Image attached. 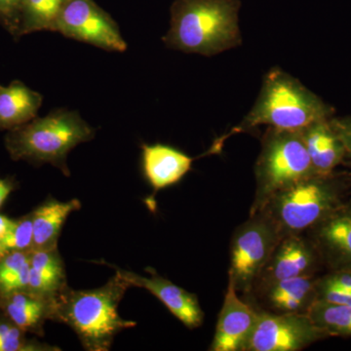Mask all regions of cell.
<instances>
[{
  "label": "cell",
  "mask_w": 351,
  "mask_h": 351,
  "mask_svg": "<svg viewBox=\"0 0 351 351\" xmlns=\"http://www.w3.org/2000/svg\"><path fill=\"white\" fill-rule=\"evenodd\" d=\"M130 287L117 271L107 284L93 290L76 291L66 285L51 300V320L73 329L85 350L108 351L117 334L136 326L119 313V302Z\"/></svg>",
  "instance_id": "obj_1"
},
{
  "label": "cell",
  "mask_w": 351,
  "mask_h": 351,
  "mask_svg": "<svg viewBox=\"0 0 351 351\" xmlns=\"http://www.w3.org/2000/svg\"><path fill=\"white\" fill-rule=\"evenodd\" d=\"M241 6V0H174L162 41L170 49L205 57L239 47Z\"/></svg>",
  "instance_id": "obj_2"
},
{
  "label": "cell",
  "mask_w": 351,
  "mask_h": 351,
  "mask_svg": "<svg viewBox=\"0 0 351 351\" xmlns=\"http://www.w3.org/2000/svg\"><path fill=\"white\" fill-rule=\"evenodd\" d=\"M335 110L299 80L278 66L270 69L263 77L255 105L243 120L215 143L212 154L230 136L250 132L262 125L281 130H301L304 127L332 117Z\"/></svg>",
  "instance_id": "obj_3"
},
{
  "label": "cell",
  "mask_w": 351,
  "mask_h": 351,
  "mask_svg": "<svg viewBox=\"0 0 351 351\" xmlns=\"http://www.w3.org/2000/svg\"><path fill=\"white\" fill-rule=\"evenodd\" d=\"M94 137V128L80 113L60 108L9 130L5 145L14 160L49 163L69 176L68 154L78 145Z\"/></svg>",
  "instance_id": "obj_4"
},
{
  "label": "cell",
  "mask_w": 351,
  "mask_h": 351,
  "mask_svg": "<svg viewBox=\"0 0 351 351\" xmlns=\"http://www.w3.org/2000/svg\"><path fill=\"white\" fill-rule=\"evenodd\" d=\"M348 191L343 176H313L278 191L258 213L270 219L281 237L302 234L346 201Z\"/></svg>",
  "instance_id": "obj_5"
},
{
  "label": "cell",
  "mask_w": 351,
  "mask_h": 351,
  "mask_svg": "<svg viewBox=\"0 0 351 351\" xmlns=\"http://www.w3.org/2000/svg\"><path fill=\"white\" fill-rule=\"evenodd\" d=\"M315 175L301 132L269 127L255 165L257 189L250 215L260 212L278 191Z\"/></svg>",
  "instance_id": "obj_6"
},
{
  "label": "cell",
  "mask_w": 351,
  "mask_h": 351,
  "mask_svg": "<svg viewBox=\"0 0 351 351\" xmlns=\"http://www.w3.org/2000/svg\"><path fill=\"white\" fill-rule=\"evenodd\" d=\"M281 239L276 226L262 213L250 215L248 221L235 230L230 243L228 281L237 292L251 294Z\"/></svg>",
  "instance_id": "obj_7"
},
{
  "label": "cell",
  "mask_w": 351,
  "mask_h": 351,
  "mask_svg": "<svg viewBox=\"0 0 351 351\" xmlns=\"http://www.w3.org/2000/svg\"><path fill=\"white\" fill-rule=\"evenodd\" d=\"M331 338L307 313L258 311L255 327L243 351H300Z\"/></svg>",
  "instance_id": "obj_8"
},
{
  "label": "cell",
  "mask_w": 351,
  "mask_h": 351,
  "mask_svg": "<svg viewBox=\"0 0 351 351\" xmlns=\"http://www.w3.org/2000/svg\"><path fill=\"white\" fill-rule=\"evenodd\" d=\"M54 32L103 50L124 52L127 49L119 25L94 0H68Z\"/></svg>",
  "instance_id": "obj_9"
},
{
  "label": "cell",
  "mask_w": 351,
  "mask_h": 351,
  "mask_svg": "<svg viewBox=\"0 0 351 351\" xmlns=\"http://www.w3.org/2000/svg\"><path fill=\"white\" fill-rule=\"evenodd\" d=\"M321 265L322 262L318 252L308 237H304L302 234L286 235L272 252L253 291L283 279L315 276Z\"/></svg>",
  "instance_id": "obj_10"
},
{
  "label": "cell",
  "mask_w": 351,
  "mask_h": 351,
  "mask_svg": "<svg viewBox=\"0 0 351 351\" xmlns=\"http://www.w3.org/2000/svg\"><path fill=\"white\" fill-rule=\"evenodd\" d=\"M307 232L330 271H351V200L343 201Z\"/></svg>",
  "instance_id": "obj_11"
},
{
  "label": "cell",
  "mask_w": 351,
  "mask_h": 351,
  "mask_svg": "<svg viewBox=\"0 0 351 351\" xmlns=\"http://www.w3.org/2000/svg\"><path fill=\"white\" fill-rule=\"evenodd\" d=\"M101 263L113 267L131 287L143 288L149 291L189 329H195L202 325L204 313L201 308L197 295L158 276L149 267L145 269V271L149 272L151 276L147 277L138 276L135 272L128 270L119 269L110 263Z\"/></svg>",
  "instance_id": "obj_12"
},
{
  "label": "cell",
  "mask_w": 351,
  "mask_h": 351,
  "mask_svg": "<svg viewBox=\"0 0 351 351\" xmlns=\"http://www.w3.org/2000/svg\"><path fill=\"white\" fill-rule=\"evenodd\" d=\"M257 318V309L248 302L242 301L234 286L228 281L209 350L243 351Z\"/></svg>",
  "instance_id": "obj_13"
},
{
  "label": "cell",
  "mask_w": 351,
  "mask_h": 351,
  "mask_svg": "<svg viewBox=\"0 0 351 351\" xmlns=\"http://www.w3.org/2000/svg\"><path fill=\"white\" fill-rule=\"evenodd\" d=\"M195 158L171 145H142V167L154 195L181 182L191 169Z\"/></svg>",
  "instance_id": "obj_14"
},
{
  "label": "cell",
  "mask_w": 351,
  "mask_h": 351,
  "mask_svg": "<svg viewBox=\"0 0 351 351\" xmlns=\"http://www.w3.org/2000/svg\"><path fill=\"white\" fill-rule=\"evenodd\" d=\"M315 276H300L283 279L260 290L265 306L276 313H307L317 301Z\"/></svg>",
  "instance_id": "obj_15"
},
{
  "label": "cell",
  "mask_w": 351,
  "mask_h": 351,
  "mask_svg": "<svg viewBox=\"0 0 351 351\" xmlns=\"http://www.w3.org/2000/svg\"><path fill=\"white\" fill-rule=\"evenodd\" d=\"M316 175H330L345 161L346 147L329 119L318 120L300 130Z\"/></svg>",
  "instance_id": "obj_16"
},
{
  "label": "cell",
  "mask_w": 351,
  "mask_h": 351,
  "mask_svg": "<svg viewBox=\"0 0 351 351\" xmlns=\"http://www.w3.org/2000/svg\"><path fill=\"white\" fill-rule=\"evenodd\" d=\"M43 101V95L19 80L0 84V130H12L36 119Z\"/></svg>",
  "instance_id": "obj_17"
},
{
  "label": "cell",
  "mask_w": 351,
  "mask_h": 351,
  "mask_svg": "<svg viewBox=\"0 0 351 351\" xmlns=\"http://www.w3.org/2000/svg\"><path fill=\"white\" fill-rule=\"evenodd\" d=\"M80 207L82 204L78 199L62 202L52 198L36 208L32 213L34 230L32 251L57 249L58 240L66 219Z\"/></svg>",
  "instance_id": "obj_18"
},
{
  "label": "cell",
  "mask_w": 351,
  "mask_h": 351,
  "mask_svg": "<svg viewBox=\"0 0 351 351\" xmlns=\"http://www.w3.org/2000/svg\"><path fill=\"white\" fill-rule=\"evenodd\" d=\"M66 286V271L58 249L32 251L27 292L43 299L52 300Z\"/></svg>",
  "instance_id": "obj_19"
},
{
  "label": "cell",
  "mask_w": 351,
  "mask_h": 351,
  "mask_svg": "<svg viewBox=\"0 0 351 351\" xmlns=\"http://www.w3.org/2000/svg\"><path fill=\"white\" fill-rule=\"evenodd\" d=\"M0 307L23 332H43V323L51 320L52 315L51 300L36 297L27 292L0 295Z\"/></svg>",
  "instance_id": "obj_20"
},
{
  "label": "cell",
  "mask_w": 351,
  "mask_h": 351,
  "mask_svg": "<svg viewBox=\"0 0 351 351\" xmlns=\"http://www.w3.org/2000/svg\"><path fill=\"white\" fill-rule=\"evenodd\" d=\"M68 0H23L20 36L54 32L58 17Z\"/></svg>",
  "instance_id": "obj_21"
},
{
  "label": "cell",
  "mask_w": 351,
  "mask_h": 351,
  "mask_svg": "<svg viewBox=\"0 0 351 351\" xmlns=\"http://www.w3.org/2000/svg\"><path fill=\"white\" fill-rule=\"evenodd\" d=\"M307 315L330 337L351 338V306L317 300Z\"/></svg>",
  "instance_id": "obj_22"
},
{
  "label": "cell",
  "mask_w": 351,
  "mask_h": 351,
  "mask_svg": "<svg viewBox=\"0 0 351 351\" xmlns=\"http://www.w3.org/2000/svg\"><path fill=\"white\" fill-rule=\"evenodd\" d=\"M31 252H13L0 258V295L27 292L31 271Z\"/></svg>",
  "instance_id": "obj_23"
},
{
  "label": "cell",
  "mask_w": 351,
  "mask_h": 351,
  "mask_svg": "<svg viewBox=\"0 0 351 351\" xmlns=\"http://www.w3.org/2000/svg\"><path fill=\"white\" fill-rule=\"evenodd\" d=\"M317 300L351 306V271H329L316 278Z\"/></svg>",
  "instance_id": "obj_24"
},
{
  "label": "cell",
  "mask_w": 351,
  "mask_h": 351,
  "mask_svg": "<svg viewBox=\"0 0 351 351\" xmlns=\"http://www.w3.org/2000/svg\"><path fill=\"white\" fill-rule=\"evenodd\" d=\"M32 241H34L32 216L29 214L24 218L14 221L11 230L0 241V258L13 252L32 251Z\"/></svg>",
  "instance_id": "obj_25"
},
{
  "label": "cell",
  "mask_w": 351,
  "mask_h": 351,
  "mask_svg": "<svg viewBox=\"0 0 351 351\" xmlns=\"http://www.w3.org/2000/svg\"><path fill=\"white\" fill-rule=\"evenodd\" d=\"M23 331L14 323L0 322V351L53 350L46 346L27 343Z\"/></svg>",
  "instance_id": "obj_26"
},
{
  "label": "cell",
  "mask_w": 351,
  "mask_h": 351,
  "mask_svg": "<svg viewBox=\"0 0 351 351\" xmlns=\"http://www.w3.org/2000/svg\"><path fill=\"white\" fill-rule=\"evenodd\" d=\"M23 0H0V23L14 38H20Z\"/></svg>",
  "instance_id": "obj_27"
},
{
  "label": "cell",
  "mask_w": 351,
  "mask_h": 351,
  "mask_svg": "<svg viewBox=\"0 0 351 351\" xmlns=\"http://www.w3.org/2000/svg\"><path fill=\"white\" fill-rule=\"evenodd\" d=\"M330 122L332 129L345 145L348 157L351 158V117H339V119L331 117Z\"/></svg>",
  "instance_id": "obj_28"
},
{
  "label": "cell",
  "mask_w": 351,
  "mask_h": 351,
  "mask_svg": "<svg viewBox=\"0 0 351 351\" xmlns=\"http://www.w3.org/2000/svg\"><path fill=\"white\" fill-rule=\"evenodd\" d=\"M13 191V184L7 179L0 178V207L7 199L11 191Z\"/></svg>",
  "instance_id": "obj_29"
},
{
  "label": "cell",
  "mask_w": 351,
  "mask_h": 351,
  "mask_svg": "<svg viewBox=\"0 0 351 351\" xmlns=\"http://www.w3.org/2000/svg\"><path fill=\"white\" fill-rule=\"evenodd\" d=\"M13 219L7 218L3 215H0V241L5 237L7 233L11 230L14 225Z\"/></svg>",
  "instance_id": "obj_30"
},
{
  "label": "cell",
  "mask_w": 351,
  "mask_h": 351,
  "mask_svg": "<svg viewBox=\"0 0 351 351\" xmlns=\"http://www.w3.org/2000/svg\"><path fill=\"white\" fill-rule=\"evenodd\" d=\"M350 166H351V163H350ZM350 182H351V173H350Z\"/></svg>",
  "instance_id": "obj_31"
}]
</instances>
